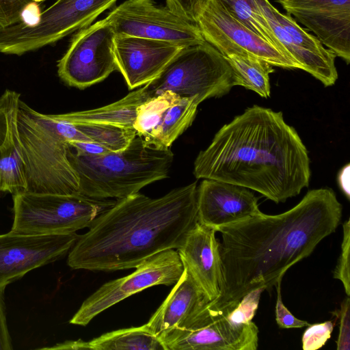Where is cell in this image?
I'll list each match as a JSON object with an SVG mask.
<instances>
[{
    "label": "cell",
    "mask_w": 350,
    "mask_h": 350,
    "mask_svg": "<svg viewBox=\"0 0 350 350\" xmlns=\"http://www.w3.org/2000/svg\"><path fill=\"white\" fill-rule=\"evenodd\" d=\"M17 129L25 167L27 191L37 193H79L77 175L68 157V141H88L64 113L45 114L21 98Z\"/></svg>",
    "instance_id": "obj_4"
},
{
    "label": "cell",
    "mask_w": 350,
    "mask_h": 350,
    "mask_svg": "<svg viewBox=\"0 0 350 350\" xmlns=\"http://www.w3.org/2000/svg\"><path fill=\"white\" fill-rule=\"evenodd\" d=\"M69 160L77 175L79 193L98 199H121L167 178L174 154L136 135L118 151L90 155L69 148Z\"/></svg>",
    "instance_id": "obj_5"
},
{
    "label": "cell",
    "mask_w": 350,
    "mask_h": 350,
    "mask_svg": "<svg viewBox=\"0 0 350 350\" xmlns=\"http://www.w3.org/2000/svg\"><path fill=\"white\" fill-rule=\"evenodd\" d=\"M196 23L205 41L224 57L247 53L273 66L301 69L298 63L234 18L219 0H208Z\"/></svg>",
    "instance_id": "obj_13"
},
{
    "label": "cell",
    "mask_w": 350,
    "mask_h": 350,
    "mask_svg": "<svg viewBox=\"0 0 350 350\" xmlns=\"http://www.w3.org/2000/svg\"><path fill=\"white\" fill-rule=\"evenodd\" d=\"M232 70L226 59L211 44L182 48L163 71L144 86L154 96L170 91L200 104L228 94L234 86Z\"/></svg>",
    "instance_id": "obj_7"
},
{
    "label": "cell",
    "mask_w": 350,
    "mask_h": 350,
    "mask_svg": "<svg viewBox=\"0 0 350 350\" xmlns=\"http://www.w3.org/2000/svg\"><path fill=\"white\" fill-rule=\"evenodd\" d=\"M334 325L331 321L309 325L302 336L304 350H317L321 348L330 338Z\"/></svg>",
    "instance_id": "obj_30"
},
{
    "label": "cell",
    "mask_w": 350,
    "mask_h": 350,
    "mask_svg": "<svg viewBox=\"0 0 350 350\" xmlns=\"http://www.w3.org/2000/svg\"><path fill=\"white\" fill-rule=\"evenodd\" d=\"M4 291L0 290V350H11L13 347L7 324Z\"/></svg>",
    "instance_id": "obj_35"
},
{
    "label": "cell",
    "mask_w": 350,
    "mask_h": 350,
    "mask_svg": "<svg viewBox=\"0 0 350 350\" xmlns=\"http://www.w3.org/2000/svg\"><path fill=\"white\" fill-rule=\"evenodd\" d=\"M219 1L234 18L290 58L274 36L255 0Z\"/></svg>",
    "instance_id": "obj_27"
},
{
    "label": "cell",
    "mask_w": 350,
    "mask_h": 350,
    "mask_svg": "<svg viewBox=\"0 0 350 350\" xmlns=\"http://www.w3.org/2000/svg\"><path fill=\"white\" fill-rule=\"evenodd\" d=\"M116 35L158 40L181 47L205 41L196 23L157 5L154 0H126L105 18Z\"/></svg>",
    "instance_id": "obj_10"
},
{
    "label": "cell",
    "mask_w": 350,
    "mask_h": 350,
    "mask_svg": "<svg viewBox=\"0 0 350 350\" xmlns=\"http://www.w3.org/2000/svg\"><path fill=\"white\" fill-rule=\"evenodd\" d=\"M281 281L276 284L277 299L275 304V320L280 328H301L308 326L310 324L306 321L296 318L284 305L281 296Z\"/></svg>",
    "instance_id": "obj_33"
},
{
    "label": "cell",
    "mask_w": 350,
    "mask_h": 350,
    "mask_svg": "<svg viewBox=\"0 0 350 350\" xmlns=\"http://www.w3.org/2000/svg\"><path fill=\"white\" fill-rule=\"evenodd\" d=\"M180 96L170 91L149 98L137 109L133 129L137 135L152 144L167 108Z\"/></svg>",
    "instance_id": "obj_26"
},
{
    "label": "cell",
    "mask_w": 350,
    "mask_h": 350,
    "mask_svg": "<svg viewBox=\"0 0 350 350\" xmlns=\"http://www.w3.org/2000/svg\"><path fill=\"white\" fill-rule=\"evenodd\" d=\"M342 207L330 189L308 191L290 210L220 226L219 295L210 307L236 308L256 290H267L293 265L310 256L340 224Z\"/></svg>",
    "instance_id": "obj_1"
},
{
    "label": "cell",
    "mask_w": 350,
    "mask_h": 350,
    "mask_svg": "<svg viewBox=\"0 0 350 350\" xmlns=\"http://www.w3.org/2000/svg\"><path fill=\"white\" fill-rule=\"evenodd\" d=\"M14 221L10 232L58 234L89 228L116 201L81 193L62 195L24 192L12 195Z\"/></svg>",
    "instance_id": "obj_8"
},
{
    "label": "cell",
    "mask_w": 350,
    "mask_h": 350,
    "mask_svg": "<svg viewBox=\"0 0 350 350\" xmlns=\"http://www.w3.org/2000/svg\"><path fill=\"white\" fill-rule=\"evenodd\" d=\"M166 6L175 13L196 23L208 0H165Z\"/></svg>",
    "instance_id": "obj_34"
},
{
    "label": "cell",
    "mask_w": 350,
    "mask_h": 350,
    "mask_svg": "<svg viewBox=\"0 0 350 350\" xmlns=\"http://www.w3.org/2000/svg\"><path fill=\"white\" fill-rule=\"evenodd\" d=\"M197 189L193 183L157 198L138 192L118 199L79 236L68 265L114 271L135 268L160 252L177 249L198 222Z\"/></svg>",
    "instance_id": "obj_3"
},
{
    "label": "cell",
    "mask_w": 350,
    "mask_h": 350,
    "mask_svg": "<svg viewBox=\"0 0 350 350\" xmlns=\"http://www.w3.org/2000/svg\"><path fill=\"white\" fill-rule=\"evenodd\" d=\"M150 97L152 96L144 86L108 105L64 115L72 122L109 124L133 129L137 107Z\"/></svg>",
    "instance_id": "obj_22"
},
{
    "label": "cell",
    "mask_w": 350,
    "mask_h": 350,
    "mask_svg": "<svg viewBox=\"0 0 350 350\" xmlns=\"http://www.w3.org/2000/svg\"><path fill=\"white\" fill-rule=\"evenodd\" d=\"M343 238L341 244V252L338 263L334 271L333 277L338 279L343 284L347 296H350V219H348L342 225Z\"/></svg>",
    "instance_id": "obj_29"
},
{
    "label": "cell",
    "mask_w": 350,
    "mask_h": 350,
    "mask_svg": "<svg viewBox=\"0 0 350 350\" xmlns=\"http://www.w3.org/2000/svg\"><path fill=\"white\" fill-rule=\"evenodd\" d=\"M197 210L198 222L215 230L262 213L250 189L212 179L198 187Z\"/></svg>",
    "instance_id": "obj_18"
},
{
    "label": "cell",
    "mask_w": 350,
    "mask_h": 350,
    "mask_svg": "<svg viewBox=\"0 0 350 350\" xmlns=\"http://www.w3.org/2000/svg\"><path fill=\"white\" fill-rule=\"evenodd\" d=\"M230 66L235 85H241L254 91L263 98L270 96L271 73L273 66L247 53L232 54L224 57Z\"/></svg>",
    "instance_id": "obj_23"
},
{
    "label": "cell",
    "mask_w": 350,
    "mask_h": 350,
    "mask_svg": "<svg viewBox=\"0 0 350 350\" xmlns=\"http://www.w3.org/2000/svg\"><path fill=\"white\" fill-rule=\"evenodd\" d=\"M117 0H57L33 22L0 27V53L22 55L89 26Z\"/></svg>",
    "instance_id": "obj_9"
},
{
    "label": "cell",
    "mask_w": 350,
    "mask_h": 350,
    "mask_svg": "<svg viewBox=\"0 0 350 350\" xmlns=\"http://www.w3.org/2000/svg\"><path fill=\"white\" fill-rule=\"evenodd\" d=\"M338 184L345 194L347 198L349 199V165L345 166L338 174Z\"/></svg>",
    "instance_id": "obj_38"
},
{
    "label": "cell",
    "mask_w": 350,
    "mask_h": 350,
    "mask_svg": "<svg viewBox=\"0 0 350 350\" xmlns=\"http://www.w3.org/2000/svg\"><path fill=\"white\" fill-rule=\"evenodd\" d=\"M199 104L194 98L180 97L165 110L152 142L169 148L192 124Z\"/></svg>",
    "instance_id": "obj_25"
},
{
    "label": "cell",
    "mask_w": 350,
    "mask_h": 350,
    "mask_svg": "<svg viewBox=\"0 0 350 350\" xmlns=\"http://www.w3.org/2000/svg\"><path fill=\"white\" fill-rule=\"evenodd\" d=\"M261 293H248L236 308L217 309L206 304L158 337L165 350H256L258 328L252 320Z\"/></svg>",
    "instance_id": "obj_6"
},
{
    "label": "cell",
    "mask_w": 350,
    "mask_h": 350,
    "mask_svg": "<svg viewBox=\"0 0 350 350\" xmlns=\"http://www.w3.org/2000/svg\"><path fill=\"white\" fill-rule=\"evenodd\" d=\"M209 301L187 270L183 272L165 299L146 325L156 336L183 324Z\"/></svg>",
    "instance_id": "obj_21"
},
{
    "label": "cell",
    "mask_w": 350,
    "mask_h": 350,
    "mask_svg": "<svg viewBox=\"0 0 350 350\" xmlns=\"http://www.w3.org/2000/svg\"><path fill=\"white\" fill-rule=\"evenodd\" d=\"M278 41L287 55L325 87L338 79L336 55L290 15L281 13L269 0H255Z\"/></svg>",
    "instance_id": "obj_14"
},
{
    "label": "cell",
    "mask_w": 350,
    "mask_h": 350,
    "mask_svg": "<svg viewBox=\"0 0 350 350\" xmlns=\"http://www.w3.org/2000/svg\"><path fill=\"white\" fill-rule=\"evenodd\" d=\"M350 299L349 296L342 301L340 308L332 312L339 320V334L336 340L338 350L350 349Z\"/></svg>",
    "instance_id": "obj_32"
},
{
    "label": "cell",
    "mask_w": 350,
    "mask_h": 350,
    "mask_svg": "<svg viewBox=\"0 0 350 350\" xmlns=\"http://www.w3.org/2000/svg\"><path fill=\"white\" fill-rule=\"evenodd\" d=\"M336 56L350 62V0H278Z\"/></svg>",
    "instance_id": "obj_16"
},
{
    "label": "cell",
    "mask_w": 350,
    "mask_h": 350,
    "mask_svg": "<svg viewBox=\"0 0 350 350\" xmlns=\"http://www.w3.org/2000/svg\"><path fill=\"white\" fill-rule=\"evenodd\" d=\"M7 129V120L5 106L3 99L0 96V134L5 133ZM1 193V191H0Z\"/></svg>",
    "instance_id": "obj_39"
},
{
    "label": "cell",
    "mask_w": 350,
    "mask_h": 350,
    "mask_svg": "<svg viewBox=\"0 0 350 350\" xmlns=\"http://www.w3.org/2000/svg\"><path fill=\"white\" fill-rule=\"evenodd\" d=\"M42 349H90L89 341L66 340L62 343L57 344L51 347L42 348Z\"/></svg>",
    "instance_id": "obj_37"
},
{
    "label": "cell",
    "mask_w": 350,
    "mask_h": 350,
    "mask_svg": "<svg viewBox=\"0 0 350 350\" xmlns=\"http://www.w3.org/2000/svg\"><path fill=\"white\" fill-rule=\"evenodd\" d=\"M193 174L256 191L278 204L308 187L310 159L281 111L254 105L217 132L197 156Z\"/></svg>",
    "instance_id": "obj_2"
},
{
    "label": "cell",
    "mask_w": 350,
    "mask_h": 350,
    "mask_svg": "<svg viewBox=\"0 0 350 350\" xmlns=\"http://www.w3.org/2000/svg\"><path fill=\"white\" fill-rule=\"evenodd\" d=\"M5 106L7 130L0 135V191L12 195L27 191L25 167L17 129L21 94L6 89L1 95Z\"/></svg>",
    "instance_id": "obj_20"
},
{
    "label": "cell",
    "mask_w": 350,
    "mask_h": 350,
    "mask_svg": "<svg viewBox=\"0 0 350 350\" xmlns=\"http://www.w3.org/2000/svg\"><path fill=\"white\" fill-rule=\"evenodd\" d=\"M216 232L214 228L197 222L176 249L184 268L209 301L219 296L221 277Z\"/></svg>",
    "instance_id": "obj_19"
},
{
    "label": "cell",
    "mask_w": 350,
    "mask_h": 350,
    "mask_svg": "<svg viewBox=\"0 0 350 350\" xmlns=\"http://www.w3.org/2000/svg\"><path fill=\"white\" fill-rule=\"evenodd\" d=\"M132 273L103 284L90 295L70 320V323L85 326L98 314L149 287L174 284L184 267L176 250L160 252L142 261Z\"/></svg>",
    "instance_id": "obj_11"
},
{
    "label": "cell",
    "mask_w": 350,
    "mask_h": 350,
    "mask_svg": "<svg viewBox=\"0 0 350 350\" xmlns=\"http://www.w3.org/2000/svg\"><path fill=\"white\" fill-rule=\"evenodd\" d=\"M72 122L90 142L100 144L110 151H118L125 148L137 135L134 129L117 125Z\"/></svg>",
    "instance_id": "obj_28"
},
{
    "label": "cell",
    "mask_w": 350,
    "mask_h": 350,
    "mask_svg": "<svg viewBox=\"0 0 350 350\" xmlns=\"http://www.w3.org/2000/svg\"><path fill=\"white\" fill-rule=\"evenodd\" d=\"M46 1L0 0V27H7L23 21L22 15L29 5Z\"/></svg>",
    "instance_id": "obj_31"
},
{
    "label": "cell",
    "mask_w": 350,
    "mask_h": 350,
    "mask_svg": "<svg viewBox=\"0 0 350 350\" xmlns=\"http://www.w3.org/2000/svg\"><path fill=\"white\" fill-rule=\"evenodd\" d=\"M68 144L72 150L81 154L96 155L111 152L103 146L93 142L68 141Z\"/></svg>",
    "instance_id": "obj_36"
},
{
    "label": "cell",
    "mask_w": 350,
    "mask_h": 350,
    "mask_svg": "<svg viewBox=\"0 0 350 350\" xmlns=\"http://www.w3.org/2000/svg\"><path fill=\"white\" fill-rule=\"evenodd\" d=\"M116 33L103 18L80 29L57 62V74L66 85L85 89L105 80L117 70Z\"/></svg>",
    "instance_id": "obj_12"
},
{
    "label": "cell",
    "mask_w": 350,
    "mask_h": 350,
    "mask_svg": "<svg viewBox=\"0 0 350 350\" xmlns=\"http://www.w3.org/2000/svg\"><path fill=\"white\" fill-rule=\"evenodd\" d=\"M183 47L168 42L116 35L114 55L117 70L130 90L155 79Z\"/></svg>",
    "instance_id": "obj_17"
},
{
    "label": "cell",
    "mask_w": 350,
    "mask_h": 350,
    "mask_svg": "<svg viewBox=\"0 0 350 350\" xmlns=\"http://www.w3.org/2000/svg\"><path fill=\"white\" fill-rule=\"evenodd\" d=\"M79 234H0V290L29 271L53 262L72 249Z\"/></svg>",
    "instance_id": "obj_15"
},
{
    "label": "cell",
    "mask_w": 350,
    "mask_h": 350,
    "mask_svg": "<svg viewBox=\"0 0 350 350\" xmlns=\"http://www.w3.org/2000/svg\"><path fill=\"white\" fill-rule=\"evenodd\" d=\"M89 344L93 350H165L159 337L146 325L103 334Z\"/></svg>",
    "instance_id": "obj_24"
}]
</instances>
